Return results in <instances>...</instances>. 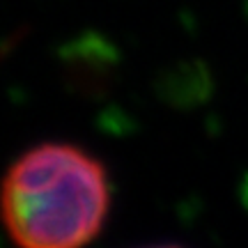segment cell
<instances>
[{"label":"cell","mask_w":248,"mask_h":248,"mask_svg":"<svg viewBox=\"0 0 248 248\" xmlns=\"http://www.w3.org/2000/svg\"><path fill=\"white\" fill-rule=\"evenodd\" d=\"M110 209L101 161L69 142H44L21 154L0 186V216L18 248H85Z\"/></svg>","instance_id":"1"},{"label":"cell","mask_w":248,"mask_h":248,"mask_svg":"<svg viewBox=\"0 0 248 248\" xmlns=\"http://www.w3.org/2000/svg\"><path fill=\"white\" fill-rule=\"evenodd\" d=\"M145 248H182V246H172V244H159V246H145Z\"/></svg>","instance_id":"2"}]
</instances>
